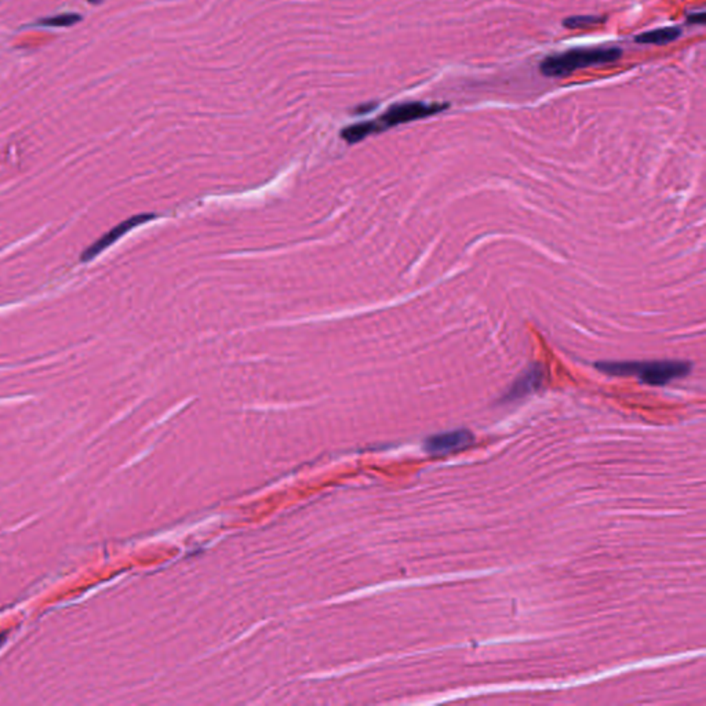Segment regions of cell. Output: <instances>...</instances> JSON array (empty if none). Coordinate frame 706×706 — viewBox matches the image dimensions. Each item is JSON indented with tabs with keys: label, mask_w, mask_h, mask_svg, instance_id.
Here are the masks:
<instances>
[{
	"label": "cell",
	"mask_w": 706,
	"mask_h": 706,
	"mask_svg": "<svg viewBox=\"0 0 706 706\" xmlns=\"http://www.w3.org/2000/svg\"><path fill=\"white\" fill-rule=\"evenodd\" d=\"M621 56L619 47H576L545 57L540 62V72L547 78H567L580 69L613 64Z\"/></svg>",
	"instance_id": "cell-1"
},
{
	"label": "cell",
	"mask_w": 706,
	"mask_h": 706,
	"mask_svg": "<svg viewBox=\"0 0 706 706\" xmlns=\"http://www.w3.org/2000/svg\"><path fill=\"white\" fill-rule=\"evenodd\" d=\"M595 367L614 377H637L641 383L651 387H663L674 380L685 377L691 372V365L683 361H657V362H597Z\"/></svg>",
	"instance_id": "cell-2"
},
{
	"label": "cell",
	"mask_w": 706,
	"mask_h": 706,
	"mask_svg": "<svg viewBox=\"0 0 706 706\" xmlns=\"http://www.w3.org/2000/svg\"><path fill=\"white\" fill-rule=\"evenodd\" d=\"M448 108V104H439V102H422V101H407V102H399L387 109V112L378 117L376 122L378 133L396 127L399 124L410 123L414 120L425 119L433 115H437Z\"/></svg>",
	"instance_id": "cell-3"
},
{
	"label": "cell",
	"mask_w": 706,
	"mask_h": 706,
	"mask_svg": "<svg viewBox=\"0 0 706 706\" xmlns=\"http://www.w3.org/2000/svg\"><path fill=\"white\" fill-rule=\"evenodd\" d=\"M472 443L473 435L466 429H458L428 437L425 442V450L433 455H443L464 450Z\"/></svg>",
	"instance_id": "cell-4"
},
{
	"label": "cell",
	"mask_w": 706,
	"mask_h": 706,
	"mask_svg": "<svg viewBox=\"0 0 706 706\" xmlns=\"http://www.w3.org/2000/svg\"><path fill=\"white\" fill-rule=\"evenodd\" d=\"M155 218V214H138V216H134L126 221H123L122 224H119L117 227H115L113 229H111L106 235H104L102 238H100L94 244H91L82 255V261H90L93 260L95 255H98L101 251H104L105 249H108L111 244H113L117 239H120L123 235H126L128 231H131L133 228L144 224V223H148L150 220Z\"/></svg>",
	"instance_id": "cell-5"
},
{
	"label": "cell",
	"mask_w": 706,
	"mask_h": 706,
	"mask_svg": "<svg viewBox=\"0 0 706 706\" xmlns=\"http://www.w3.org/2000/svg\"><path fill=\"white\" fill-rule=\"evenodd\" d=\"M545 380V369L543 365H532L530 366L512 385L509 392L505 395V400H516L521 399L525 395L537 391Z\"/></svg>",
	"instance_id": "cell-6"
},
{
	"label": "cell",
	"mask_w": 706,
	"mask_h": 706,
	"mask_svg": "<svg viewBox=\"0 0 706 706\" xmlns=\"http://www.w3.org/2000/svg\"><path fill=\"white\" fill-rule=\"evenodd\" d=\"M681 36V30L677 27H666V28H658L654 31H648L644 34H640L635 38V42L639 45H657L663 46L668 43H672L677 41Z\"/></svg>",
	"instance_id": "cell-7"
},
{
	"label": "cell",
	"mask_w": 706,
	"mask_h": 706,
	"mask_svg": "<svg viewBox=\"0 0 706 706\" xmlns=\"http://www.w3.org/2000/svg\"><path fill=\"white\" fill-rule=\"evenodd\" d=\"M377 133H378V128H377L376 122L369 120V122H362V123H356V124L345 127L341 131V137L348 144H356V142L363 141L365 138H367L373 134H377Z\"/></svg>",
	"instance_id": "cell-8"
},
{
	"label": "cell",
	"mask_w": 706,
	"mask_h": 706,
	"mask_svg": "<svg viewBox=\"0 0 706 706\" xmlns=\"http://www.w3.org/2000/svg\"><path fill=\"white\" fill-rule=\"evenodd\" d=\"M606 23L604 16H573L563 21L567 30H585Z\"/></svg>",
	"instance_id": "cell-9"
},
{
	"label": "cell",
	"mask_w": 706,
	"mask_h": 706,
	"mask_svg": "<svg viewBox=\"0 0 706 706\" xmlns=\"http://www.w3.org/2000/svg\"><path fill=\"white\" fill-rule=\"evenodd\" d=\"M80 20H82V16H79L76 13H65V14H58L54 17L43 19L38 23V25L53 27V28H65V27H73Z\"/></svg>",
	"instance_id": "cell-10"
},
{
	"label": "cell",
	"mask_w": 706,
	"mask_h": 706,
	"mask_svg": "<svg viewBox=\"0 0 706 706\" xmlns=\"http://www.w3.org/2000/svg\"><path fill=\"white\" fill-rule=\"evenodd\" d=\"M705 23V13L701 12V13H692V14H688L687 16V24L690 25H702Z\"/></svg>",
	"instance_id": "cell-11"
},
{
	"label": "cell",
	"mask_w": 706,
	"mask_h": 706,
	"mask_svg": "<svg viewBox=\"0 0 706 706\" xmlns=\"http://www.w3.org/2000/svg\"><path fill=\"white\" fill-rule=\"evenodd\" d=\"M377 106V102H373V104H366L365 106H358L356 112L358 113H367V112H372L374 108Z\"/></svg>",
	"instance_id": "cell-12"
},
{
	"label": "cell",
	"mask_w": 706,
	"mask_h": 706,
	"mask_svg": "<svg viewBox=\"0 0 706 706\" xmlns=\"http://www.w3.org/2000/svg\"><path fill=\"white\" fill-rule=\"evenodd\" d=\"M6 636H8V633H0V648H2L3 644L6 643Z\"/></svg>",
	"instance_id": "cell-13"
},
{
	"label": "cell",
	"mask_w": 706,
	"mask_h": 706,
	"mask_svg": "<svg viewBox=\"0 0 706 706\" xmlns=\"http://www.w3.org/2000/svg\"><path fill=\"white\" fill-rule=\"evenodd\" d=\"M87 2L91 3V5H100V3L105 2V0H87Z\"/></svg>",
	"instance_id": "cell-14"
}]
</instances>
